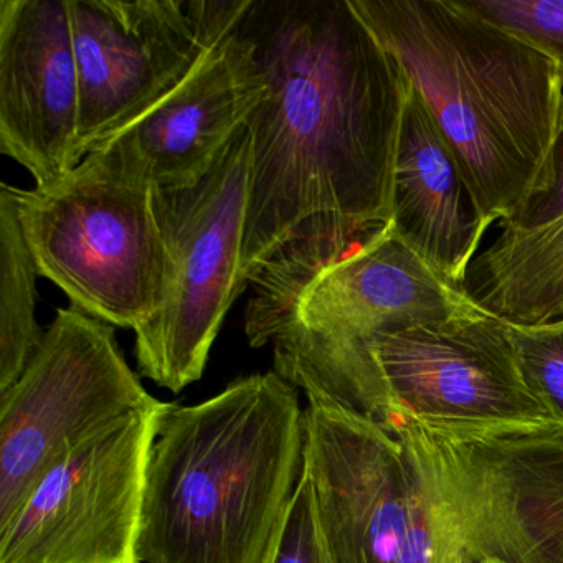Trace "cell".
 <instances>
[{
  "instance_id": "cell-1",
  "label": "cell",
  "mask_w": 563,
  "mask_h": 563,
  "mask_svg": "<svg viewBox=\"0 0 563 563\" xmlns=\"http://www.w3.org/2000/svg\"><path fill=\"white\" fill-rule=\"evenodd\" d=\"M268 84L250 118L242 283L285 285L391 220L408 80L351 0H250Z\"/></svg>"
},
{
  "instance_id": "cell-2",
  "label": "cell",
  "mask_w": 563,
  "mask_h": 563,
  "mask_svg": "<svg viewBox=\"0 0 563 563\" xmlns=\"http://www.w3.org/2000/svg\"><path fill=\"white\" fill-rule=\"evenodd\" d=\"M453 153L474 213L512 222L552 187L563 77L529 42L457 0H351Z\"/></svg>"
},
{
  "instance_id": "cell-3",
  "label": "cell",
  "mask_w": 563,
  "mask_h": 563,
  "mask_svg": "<svg viewBox=\"0 0 563 563\" xmlns=\"http://www.w3.org/2000/svg\"><path fill=\"white\" fill-rule=\"evenodd\" d=\"M302 470L305 410L275 371L167 404L147 453L137 562L265 563Z\"/></svg>"
},
{
  "instance_id": "cell-4",
  "label": "cell",
  "mask_w": 563,
  "mask_h": 563,
  "mask_svg": "<svg viewBox=\"0 0 563 563\" xmlns=\"http://www.w3.org/2000/svg\"><path fill=\"white\" fill-rule=\"evenodd\" d=\"M291 354L365 410H387V427L400 418L454 430L560 427L523 378L510 325L487 312L367 344L295 338Z\"/></svg>"
},
{
  "instance_id": "cell-5",
  "label": "cell",
  "mask_w": 563,
  "mask_h": 563,
  "mask_svg": "<svg viewBox=\"0 0 563 563\" xmlns=\"http://www.w3.org/2000/svg\"><path fill=\"white\" fill-rule=\"evenodd\" d=\"M434 526L483 563H563V428L454 430L400 418Z\"/></svg>"
},
{
  "instance_id": "cell-6",
  "label": "cell",
  "mask_w": 563,
  "mask_h": 563,
  "mask_svg": "<svg viewBox=\"0 0 563 563\" xmlns=\"http://www.w3.org/2000/svg\"><path fill=\"white\" fill-rule=\"evenodd\" d=\"M9 190L38 275L71 306L133 331L157 314L167 249L151 187L88 154L48 186Z\"/></svg>"
},
{
  "instance_id": "cell-7",
  "label": "cell",
  "mask_w": 563,
  "mask_h": 563,
  "mask_svg": "<svg viewBox=\"0 0 563 563\" xmlns=\"http://www.w3.org/2000/svg\"><path fill=\"white\" fill-rule=\"evenodd\" d=\"M249 126L207 176L177 189L154 190L167 249L159 311L136 332L137 371L180 394L200 380L230 308L245 291L243 240L250 189Z\"/></svg>"
},
{
  "instance_id": "cell-8",
  "label": "cell",
  "mask_w": 563,
  "mask_h": 563,
  "mask_svg": "<svg viewBox=\"0 0 563 563\" xmlns=\"http://www.w3.org/2000/svg\"><path fill=\"white\" fill-rule=\"evenodd\" d=\"M156 400L113 325L77 306L58 309L24 374L0 394V526L65 453Z\"/></svg>"
},
{
  "instance_id": "cell-9",
  "label": "cell",
  "mask_w": 563,
  "mask_h": 563,
  "mask_svg": "<svg viewBox=\"0 0 563 563\" xmlns=\"http://www.w3.org/2000/svg\"><path fill=\"white\" fill-rule=\"evenodd\" d=\"M305 470L332 563H434L433 514L394 431L308 400Z\"/></svg>"
},
{
  "instance_id": "cell-10",
  "label": "cell",
  "mask_w": 563,
  "mask_h": 563,
  "mask_svg": "<svg viewBox=\"0 0 563 563\" xmlns=\"http://www.w3.org/2000/svg\"><path fill=\"white\" fill-rule=\"evenodd\" d=\"M481 312L463 288L408 249L390 222L308 275L253 289L245 332L255 349L279 332L358 345Z\"/></svg>"
},
{
  "instance_id": "cell-11",
  "label": "cell",
  "mask_w": 563,
  "mask_h": 563,
  "mask_svg": "<svg viewBox=\"0 0 563 563\" xmlns=\"http://www.w3.org/2000/svg\"><path fill=\"white\" fill-rule=\"evenodd\" d=\"M166 401L65 453L0 526V563H133L147 453Z\"/></svg>"
},
{
  "instance_id": "cell-12",
  "label": "cell",
  "mask_w": 563,
  "mask_h": 563,
  "mask_svg": "<svg viewBox=\"0 0 563 563\" xmlns=\"http://www.w3.org/2000/svg\"><path fill=\"white\" fill-rule=\"evenodd\" d=\"M87 157L153 110L196 67L219 0H68Z\"/></svg>"
},
{
  "instance_id": "cell-13",
  "label": "cell",
  "mask_w": 563,
  "mask_h": 563,
  "mask_svg": "<svg viewBox=\"0 0 563 563\" xmlns=\"http://www.w3.org/2000/svg\"><path fill=\"white\" fill-rule=\"evenodd\" d=\"M249 8L250 0H219L209 44L190 74L90 154L153 190L190 186L207 176L268 93L242 29Z\"/></svg>"
},
{
  "instance_id": "cell-14",
  "label": "cell",
  "mask_w": 563,
  "mask_h": 563,
  "mask_svg": "<svg viewBox=\"0 0 563 563\" xmlns=\"http://www.w3.org/2000/svg\"><path fill=\"white\" fill-rule=\"evenodd\" d=\"M0 151L37 187L84 161L68 0H0Z\"/></svg>"
},
{
  "instance_id": "cell-15",
  "label": "cell",
  "mask_w": 563,
  "mask_h": 563,
  "mask_svg": "<svg viewBox=\"0 0 563 563\" xmlns=\"http://www.w3.org/2000/svg\"><path fill=\"white\" fill-rule=\"evenodd\" d=\"M408 87L390 222L408 249L463 288L487 230L474 213L443 134L410 84Z\"/></svg>"
},
{
  "instance_id": "cell-16",
  "label": "cell",
  "mask_w": 563,
  "mask_h": 563,
  "mask_svg": "<svg viewBox=\"0 0 563 563\" xmlns=\"http://www.w3.org/2000/svg\"><path fill=\"white\" fill-rule=\"evenodd\" d=\"M463 289L507 324L563 321V217L532 230L503 227L471 263Z\"/></svg>"
},
{
  "instance_id": "cell-17",
  "label": "cell",
  "mask_w": 563,
  "mask_h": 563,
  "mask_svg": "<svg viewBox=\"0 0 563 563\" xmlns=\"http://www.w3.org/2000/svg\"><path fill=\"white\" fill-rule=\"evenodd\" d=\"M38 269L9 184L0 187V394L21 378L45 331L35 319Z\"/></svg>"
},
{
  "instance_id": "cell-18",
  "label": "cell",
  "mask_w": 563,
  "mask_h": 563,
  "mask_svg": "<svg viewBox=\"0 0 563 563\" xmlns=\"http://www.w3.org/2000/svg\"><path fill=\"white\" fill-rule=\"evenodd\" d=\"M552 58L563 77V0H457Z\"/></svg>"
},
{
  "instance_id": "cell-19",
  "label": "cell",
  "mask_w": 563,
  "mask_h": 563,
  "mask_svg": "<svg viewBox=\"0 0 563 563\" xmlns=\"http://www.w3.org/2000/svg\"><path fill=\"white\" fill-rule=\"evenodd\" d=\"M509 325L527 385L552 420L563 428V321Z\"/></svg>"
},
{
  "instance_id": "cell-20",
  "label": "cell",
  "mask_w": 563,
  "mask_h": 563,
  "mask_svg": "<svg viewBox=\"0 0 563 563\" xmlns=\"http://www.w3.org/2000/svg\"><path fill=\"white\" fill-rule=\"evenodd\" d=\"M265 563H332L316 517L311 481L302 470L301 479Z\"/></svg>"
},
{
  "instance_id": "cell-21",
  "label": "cell",
  "mask_w": 563,
  "mask_h": 563,
  "mask_svg": "<svg viewBox=\"0 0 563 563\" xmlns=\"http://www.w3.org/2000/svg\"><path fill=\"white\" fill-rule=\"evenodd\" d=\"M553 177L552 187L542 196L536 197L512 222L504 223L503 227H510L517 230H532L547 223L555 222L563 217V117L560 126L559 140H556L555 154H553Z\"/></svg>"
},
{
  "instance_id": "cell-22",
  "label": "cell",
  "mask_w": 563,
  "mask_h": 563,
  "mask_svg": "<svg viewBox=\"0 0 563 563\" xmlns=\"http://www.w3.org/2000/svg\"><path fill=\"white\" fill-rule=\"evenodd\" d=\"M438 537H440L441 543H443L444 552H446V563H483L479 560L474 559L473 555L466 552V550L457 547L453 540L448 539L443 532L437 527Z\"/></svg>"
},
{
  "instance_id": "cell-23",
  "label": "cell",
  "mask_w": 563,
  "mask_h": 563,
  "mask_svg": "<svg viewBox=\"0 0 563 563\" xmlns=\"http://www.w3.org/2000/svg\"><path fill=\"white\" fill-rule=\"evenodd\" d=\"M434 563H446V552H444V547L440 539H438V553Z\"/></svg>"
},
{
  "instance_id": "cell-24",
  "label": "cell",
  "mask_w": 563,
  "mask_h": 563,
  "mask_svg": "<svg viewBox=\"0 0 563 563\" xmlns=\"http://www.w3.org/2000/svg\"><path fill=\"white\" fill-rule=\"evenodd\" d=\"M133 563H143V562H137V560H136V562H133Z\"/></svg>"
}]
</instances>
